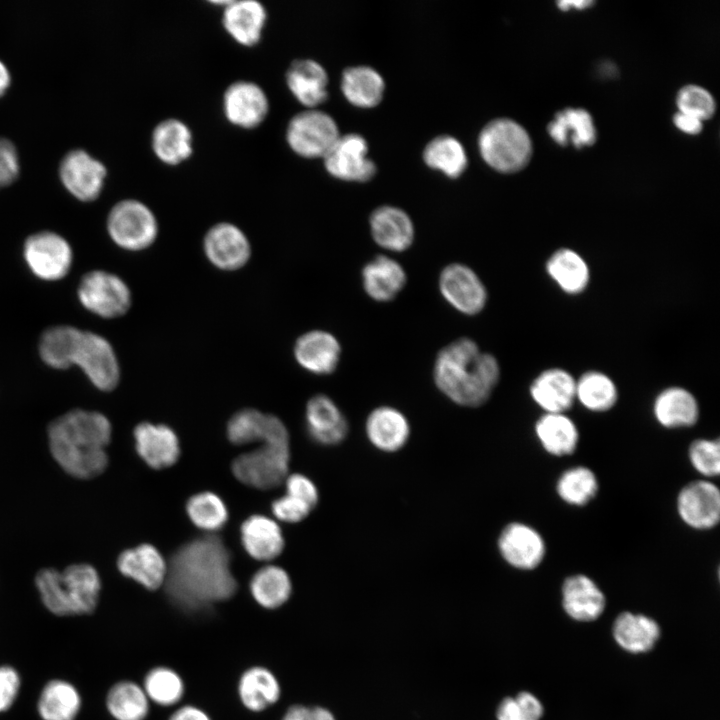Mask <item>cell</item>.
<instances>
[{
    "mask_svg": "<svg viewBox=\"0 0 720 720\" xmlns=\"http://www.w3.org/2000/svg\"><path fill=\"white\" fill-rule=\"evenodd\" d=\"M164 585L169 600L186 612H199L230 599L237 582L223 541L205 536L181 546L167 565Z\"/></svg>",
    "mask_w": 720,
    "mask_h": 720,
    "instance_id": "6da1fadb",
    "label": "cell"
},
{
    "mask_svg": "<svg viewBox=\"0 0 720 720\" xmlns=\"http://www.w3.org/2000/svg\"><path fill=\"white\" fill-rule=\"evenodd\" d=\"M111 433V423L104 414L73 409L49 424L50 451L68 474L90 479L101 474L108 465L105 449Z\"/></svg>",
    "mask_w": 720,
    "mask_h": 720,
    "instance_id": "7a4b0ae2",
    "label": "cell"
},
{
    "mask_svg": "<svg viewBox=\"0 0 720 720\" xmlns=\"http://www.w3.org/2000/svg\"><path fill=\"white\" fill-rule=\"evenodd\" d=\"M499 379L496 357L482 352L476 342L466 337L443 347L433 365L438 390L463 407H478L487 402Z\"/></svg>",
    "mask_w": 720,
    "mask_h": 720,
    "instance_id": "3957f363",
    "label": "cell"
},
{
    "mask_svg": "<svg viewBox=\"0 0 720 720\" xmlns=\"http://www.w3.org/2000/svg\"><path fill=\"white\" fill-rule=\"evenodd\" d=\"M35 585L44 606L57 616H76L92 613L98 604L101 580L89 564L79 563L62 571L41 569Z\"/></svg>",
    "mask_w": 720,
    "mask_h": 720,
    "instance_id": "277c9868",
    "label": "cell"
},
{
    "mask_svg": "<svg viewBox=\"0 0 720 720\" xmlns=\"http://www.w3.org/2000/svg\"><path fill=\"white\" fill-rule=\"evenodd\" d=\"M478 146L484 161L501 173L521 170L532 155V143L527 131L507 118L487 123L479 134Z\"/></svg>",
    "mask_w": 720,
    "mask_h": 720,
    "instance_id": "5b68a950",
    "label": "cell"
},
{
    "mask_svg": "<svg viewBox=\"0 0 720 720\" xmlns=\"http://www.w3.org/2000/svg\"><path fill=\"white\" fill-rule=\"evenodd\" d=\"M106 230L119 248L138 252L153 245L159 234V223L153 210L133 198L116 202L106 218Z\"/></svg>",
    "mask_w": 720,
    "mask_h": 720,
    "instance_id": "8992f818",
    "label": "cell"
},
{
    "mask_svg": "<svg viewBox=\"0 0 720 720\" xmlns=\"http://www.w3.org/2000/svg\"><path fill=\"white\" fill-rule=\"evenodd\" d=\"M76 295L84 309L104 319L123 316L132 304L128 284L117 274L100 269L88 271L81 277Z\"/></svg>",
    "mask_w": 720,
    "mask_h": 720,
    "instance_id": "52a82bcc",
    "label": "cell"
},
{
    "mask_svg": "<svg viewBox=\"0 0 720 720\" xmlns=\"http://www.w3.org/2000/svg\"><path fill=\"white\" fill-rule=\"evenodd\" d=\"M285 141L296 155L323 158L339 138L334 119L324 111L304 109L290 118L285 128Z\"/></svg>",
    "mask_w": 720,
    "mask_h": 720,
    "instance_id": "ba28073f",
    "label": "cell"
},
{
    "mask_svg": "<svg viewBox=\"0 0 720 720\" xmlns=\"http://www.w3.org/2000/svg\"><path fill=\"white\" fill-rule=\"evenodd\" d=\"M22 255L29 271L47 282L65 278L74 260L73 249L67 239L50 230L29 235L23 243Z\"/></svg>",
    "mask_w": 720,
    "mask_h": 720,
    "instance_id": "9c48e42d",
    "label": "cell"
},
{
    "mask_svg": "<svg viewBox=\"0 0 720 720\" xmlns=\"http://www.w3.org/2000/svg\"><path fill=\"white\" fill-rule=\"evenodd\" d=\"M221 106L225 120L243 130L258 128L270 112V100L264 88L246 79L233 81L225 88Z\"/></svg>",
    "mask_w": 720,
    "mask_h": 720,
    "instance_id": "30bf717a",
    "label": "cell"
},
{
    "mask_svg": "<svg viewBox=\"0 0 720 720\" xmlns=\"http://www.w3.org/2000/svg\"><path fill=\"white\" fill-rule=\"evenodd\" d=\"M74 366L101 391H112L119 384L121 370L116 352L108 339L96 332L83 330Z\"/></svg>",
    "mask_w": 720,
    "mask_h": 720,
    "instance_id": "8fae6325",
    "label": "cell"
},
{
    "mask_svg": "<svg viewBox=\"0 0 720 720\" xmlns=\"http://www.w3.org/2000/svg\"><path fill=\"white\" fill-rule=\"evenodd\" d=\"M289 457V447L262 444L256 450L239 455L233 461L232 471L246 485L271 489L286 479Z\"/></svg>",
    "mask_w": 720,
    "mask_h": 720,
    "instance_id": "7c38bea8",
    "label": "cell"
},
{
    "mask_svg": "<svg viewBox=\"0 0 720 720\" xmlns=\"http://www.w3.org/2000/svg\"><path fill=\"white\" fill-rule=\"evenodd\" d=\"M59 179L66 191L81 202H92L101 195L107 168L83 149L67 152L59 164Z\"/></svg>",
    "mask_w": 720,
    "mask_h": 720,
    "instance_id": "4fadbf2b",
    "label": "cell"
},
{
    "mask_svg": "<svg viewBox=\"0 0 720 720\" xmlns=\"http://www.w3.org/2000/svg\"><path fill=\"white\" fill-rule=\"evenodd\" d=\"M439 290L446 302L458 312L473 316L487 304L486 286L469 266L452 263L443 268L439 276Z\"/></svg>",
    "mask_w": 720,
    "mask_h": 720,
    "instance_id": "5bb4252c",
    "label": "cell"
},
{
    "mask_svg": "<svg viewBox=\"0 0 720 720\" xmlns=\"http://www.w3.org/2000/svg\"><path fill=\"white\" fill-rule=\"evenodd\" d=\"M203 251L208 261L222 271H236L251 257V245L244 231L234 223L218 222L204 235Z\"/></svg>",
    "mask_w": 720,
    "mask_h": 720,
    "instance_id": "9a60e30c",
    "label": "cell"
},
{
    "mask_svg": "<svg viewBox=\"0 0 720 720\" xmlns=\"http://www.w3.org/2000/svg\"><path fill=\"white\" fill-rule=\"evenodd\" d=\"M368 145L359 134L339 136L322 158L326 171L335 178L346 181L366 182L377 171L375 163L367 157Z\"/></svg>",
    "mask_w": 720,
    "mask_h": 720,
    "instance_id": "2e32d148",
    "label": "cell"
},
{
    "mask_svg": "<svg viewBox=\"0 0 720 720\" xmlns=\"http://www.w3.org/2000/svg\"><path fill=\"white\" fill-rule=\"evenodd\" d=\"M677 513L688 527L696 530L712 529L720 520V491L708 479L695 480L679 491Z\"/></svg>",
    "mask_w": 720,
    "mask_h": 720,
    "instance_id": "e0dca14e",
    "label": "cell"
},
{
    "mask_svg": "<svg viewBox=\"0 0 720 720\" xmlns=\"http://www.w3.org/2000/svg\"><path fill=\"white\" fill-rule=\"evenodd\" d=\"M497 549L509 566L519 570L537 568L546 554L542 535L522 522H511L503 527L497 539Z\"/></svg>",
    "mask_w": 720,
    "mask_h": 720,
    "instance_id": "ac0fdd59",
    "label": "cell"
},
{
    "mask_svg": "<svg viewBox=\"0 0 720 720\" xmlns=\"http://www.w3.org/2000/svg\"><path fill=\"white\" fill-rule=\"evenodd\" d=\"M221 24L226 34L245 48L257 46L268 21L265 5L257 0L226 1L221 7Z\"/></svg>",
    "mask_w": 720,
    "mask_h": 720,
    "instance_id": "d6986e66",
    "label": "cell"
},
{
    "mask_svg": "<svg viewBox=\"0 0 720 720\" xmlns=\"http://www.w3.org/2000/svg\"><path fill=\"white\" fill-rule=\"evenodd\" d=\"M227 436L238 445L256 441L262 444L289 447V434L276 416L247 408L235 413L228 422Z\"/></svg>",
    "mask_w": 720,
    "mask_h": 720,
    "instance_id": "ffe728a7",
    "label": "cell"
},
{
    "mask_svg": "<svg viewBox=\"0 0 720 720\" xmlns=\"http://www.w3.org/2000/svg\"><path fill=\"white\" fill-rule=\"evenodd\" d=\"M150 146L160 163L170 167L179 166L188 161L194 153L193 131L179 118H165L153 127Z\"/></svg>",
    "mask_w": 720,
    "mask_h": 720,
    "instance_id": "44dd1931",
    "label": "cell"
},
{
    "mask_svg": "<svg viewBox=\"0 0 720 720\" xmlns=\"http://www.w3.org/2000/svg\"><path fill=\"white\" fill-rule=\"evenodd\" d=\"M338 339L325 330H311L299 336L294 344L296 362L314 375H329L338 367L341 358Z\"/></svg>",
    "mask_w": 720,
    "mask_h": 720,
    "instance_id": "7402d4cb",
    "label": "cell"
},
{
    "mask_svg": "<svg viewBox=\"0 0 720 720\" xmlns=\"http://www.w3.org/2000/svg\"><path fill=\"white\" fill-rule=\"evenodd\" d=\"M529 393L544 413H566L576 401V378L565 369L548 368L533 379Z\"/></svg>",
    "mask_w": 720,
    "mask_h": 720,
    "instance_id": "603a6c76",
    "label": "cell"
},
{
    "mask_svg": "<svg viewBox=\"0 0 720 720\" xmlns=\"http://www.w3.org/2000/svg\"><path fill=\"white\" fill-rule=\"evenodd\" d=\"M328 74L310 58L293 60L285 72V84L291 95L306 109H314L328 98Z\"/></svg>",
    "mask_w": 720,
    "mask_h": 720,
    "instance_id": "cb8c5ba5",
    "label": "cell"
},
{
    "mask_svg": "<svg viewBox=\"0 0 720 720\" xmlns=\"http://www.w3.org/2000/svg\"><path fill=\"white\" fill-rule=\"evenodd\" d=\"M305 422L311 439L321 445H337L346 438L349 431L347 419L340 408L324 394H317L309 399L305 409Z\"/></svg>",
    "mask_w": 720,
    "mask_h": 720,
    "instance_id": "d4e9b609",
    "label": "cell"
},
{
    "mask_svg": "<svg viewBox=\"0 0 720 720\" xmlns=\"http://www.w3.org/2000/svg\"><path fill=\"white\" fill-rule=\"evenodd\" d=\"M411 433L407 417L391 406L373 409L365 421V434L368 441L378 450L394 453L408 442Z\"/></svg>",
    "mask_w": 720,
    "mask_h": 720,
    "instance_id": "484cf974",
    "label": "cell"
},
{
    "mask_svg": "<svg viewBox=\"0 0 720 720\" xmlns=\"http://www.w3.org/2000/svg\"><path fill=\"white\" fill-rule=\"evenodd\" d=\"M369 223L373 240L384 249L402 252L414 241L413 222L398 207L384 205L376 208L370 215Z\"/></svg>",
    "mask_w": 720,
    "mask_h": 720,
    "instance_id": "4316f807",
    "label": "cell"
},
{
    "mask_svg": "<svg viewBox=\"0 0 720 720\" xmlns=\"http://www.w3.org/2000/svg\"><path fill=\"white\" fill-rule=\"evenodd\" d=\"M134 438L138 454L152 468L169 467L179 457L178 438L166 425L142 422L135 427Z\"/></svg>",
    "mask_w": 720,
    "mask_h": 720,
    "instance_id": "83f0119b",
    "label": "cell"
},
{
    "mask_svg": "<svg viewBox=\"0 0 720 720\" xmlns=\"http://www.w3.org/2000/svg\"><path fill=\"white\" fill-rule=\"evenodd\" d=\"M606 599L597 584L587 575L567 577L562 585V605L574 620L589 622L597 619L605 609Z\"/></svg>",
    "mask_w": 720,
    "mask_h": 720,
    "instance_id": "f1b7e54d",
    "label": "cell"
},
{
    "mask_svg": "<svg viewBox=\"0 0 720 720\" xmlns=\"http://www.w3.org/2000/svg\"><path fill=\"white\" fill-rule=\"evenodd\" d=\"M119 571L148 590L164 585L167 564L161 553L150 544L123 551L117 560Z\"/></svg>",
    "mask_w": 720,
    "mask_h": 720,
    "instance_id": "f546056e",
    "label": "cell"
},
{
    "mask_svg": "<svg viewBox=\"0 0 720 720\" xmlns=\"http://www.w3.org/2000/svg\"><path fill=\"white\" fill-rule=\"evenodd\" d=\"M366 294L377 302L393 300L404 288L407 275L402 265L385 255H379L365 264L361 272Z\"/></svg>",
    "mask_w": 720,
    "mask_h": 720,
    "instance_id": "4dcf8cb0",
    "label": "cell"
},
{
    "mask_svg": "<svg viewBox=\"0 0 720 720\" xmlns=\"http://www.w3.org/2000/svg\"><path fill=\"white\" fill-rule=\"evenodd\" d=\"M652 410L656 421L667 429L691 427L699 418L696 397L680 386H670L660 391L654 399Z\"/></svg>",
    "mask_w": 720,
    "mask_h": 720,
    "instance_id": "1f68e13d",
    "label": "cell"
},
{
    "mask_svg": "<svg viewBox=\"0 0 720 720\" xmlns=\"http://www.w3.org/2000/svg\"><path fill=\"white\" fill-rule=\"evenodd\" d=\"M83 330L68 324L48 327L40 335L38 353L50 368L66 370L74 366Z\"/></svg>",
    "mask_w": 720,
    "mask_h": 720,
    "instance_id": "d6a6232c",
    "label": "cell"
},
{
    "mask_svg": "<svg viewBox=\"0 0 720 720\" xmlns=\"http://www.w3.org/2000/svg\"><path fill=\"white\" fill-rule=\"evenodd\" d=\"M546 273L566 294L584 292L590 282V269L586 260L571 248H559L546 261Z\"/></svg>",
    "mask_w": 720,
    "mask_h": 720,
    "instance_id": "836d02e7",
    "label": "cell"
},
{
    "mask_svg": "<svg viewBox=\"0 0 720 720\" xmlns=\"http://www.w3.org/2000/svg\"><path fill=\"white\" fill-rule=\"evenodd\" d=\"M246 552L256 560L269 561L283 550L284 538L278 524L263 515L246 519L240 529Z\"/></svg>",
    "mask_w": 720,
    "mask_h": 720,
    "instance_id": "e575fe53",
    "label": "cell"
},
{
    "mask_svg": "<svg viewBox=\"0 0 720 720\" xmlns=\"http://www.w3.org/2000/svg\"><path fill=\"white\" fill-rule=\"evenodd\" d=\"M534 431L542 448L552 456H568L577 449L579 431L566 413H544L536 421Z\"/></svg>",
    "mask_w": 720,
    "mask_h": 720,
    "instance_id": "d590c367",
    "label": "cell"
},
{
    "mask_svg": "<svg viewBox=\"0 0 720 720\" xmlns=\"http://www.w3.org/2000/svg\"><path fill=\"white\" fill-rule=\"evenodd\" d=\"M238 695L243 706L252 712H261L280 699L281 687L272 671L263 666L245 670L238 682Z\"/></svg>",
    "mask_w": 720,
    "mask_h": 720,
    "instance_id": "8d00e7d4",
    "label": "cell"
},
{
    "mask_svg": "<svg viewBox=\"0 0 720 720\" xmlns=\"http://www.w3.org/2000/svg\"><path fill=\"white\" fill-rule=\"evenodd\" d=\"M80 709L78 690L62 679L47 682L37 701V712L42 720H75Z\"/></svg>",
    "mask_w": 720,
    "mask_h": 720,
    "instance_id": "74e56055",
    "label": "cell"
},
{
    "mask_svg": "<svg viewBox=\"0 0 720 720\" xmlns=\"http://www.w3.org/2000/svg\"><path fill=\"white\" fill-rule=\"evenodd\" d=\"M551 138L559 145L576 148L591 146L596 140L592 116L584 109L567 108L558 112L548 125Z\"/></svg>",
    "mask_w": 720,
    "mask_h": 720,
    "instance_id": "f35d334b",
    "label": "cell"
},
{
    "mask_svg": "<svg viewBox=\"0 0 720 720\" xmlns=\"http://www.w3.org/2000/svg\"><path fill=\"white\" fill-rule=\"evenodd\" d=\"M385 89L382 76L365 65L346 68L342 73L341 90L355 106L371 108L378 105Z\"/></svg>",
    "mask_w": 720,
    "mask_h": 720,
    "instance_id": "ab89813d",
    "label": "cell"
},
{
    "mask_svg": "<svg viewBox=\"0 0 720 720\" xmlns=\"http://www.w3.org/2000/svg\"><path fill=\"white\" fill-rule=\"evenodd\" d=\"M613 635L624 650L642 653L653 648L660 629L656 621L645 615L623 612L614 622Z\"/></svg>",
    "mask_w": 720,
    "mask_h": 720,
    "instance_id": "60d3db41",
    "label": "cell"
},
{
    "mask_svg": "<svg viewBox=\"0 0 720 720\" xmlns=\"http://www.w3.org/2000/svg\"><path fill=\"white\" fill-rule=\"evenodd\" d=\"M617 400V385L607 374L591 370L576 379V401L585 409L606 412L615 406Z\"/></svg>",
    "mask_w": 720,
    "mask_h": 720,
    "instance_id": "b9f144b4",
    "label": "cell"
},
{
    "mask_svg": "<svg viewBox=\"0 0 720 720\" xmlns=\"http://www.w3.org/2000/svg\"><path fill=\"white\" fill-rule=\"evenodd\" d=\"M106 708L115 720H145L149 714V699L140 685L133 681H119L107 692Z\"/></svg>",
    "mask_w": 720,
    "mask_h": 720,
    "instance_id": "7bdbcfd3",
    "label": "cell"
},
{
    "mask_svg": "<svg viewBox=\"0 0 720 720\" xmlns=\"http://www.w3.org/2000/svg\"><path fill=\"white\" fill-rule=\"evenodd\" d=\"M250 592L263 608L276 609L290 598L292 583L287 572L281 567L265 566L251 578Z\"/></svg>",
    "mask_w": 720,
    "mask_h": 720,
    "instance_id": "ee69618b",
    "label": "cell"
},
{
    "mask_svg": "<svg viewBox=\"0 0 720 720\" xmlns=\"http://www.w3.org/2000/svg\"><path fill=\"white\" fill-rule=\"evenodd\" d=\"M423 160L432 169L442 171L450 178H458L467 166L462 144L453 136L439 135L424 148Z\"/></svg>",
    "mask_w": 720,
    "mask_h": 720,
    "instance_id": "f6af8a7d",
    "label": "cell"
},
{
    "mask_svg": "<svg viewBox=\"0 0 720 720\" xmlns=\"http://www.w3.org/2000/svg\"><path fill=\"white\" fill-rule=\"evenodd\" d=\"M599 489L595 473L588 467L575 466L565 470L557 479L556 492L565 503L573 506L588 504Z\"/></svg>",
    "mask_w": 720,
    "mask_h": 720,
    "instance_id": "bcb514c9",
    "label": "cell"
},
{
    "mask_svg": "<svg viewBox=\"0 0 720 720\" xmlns=\"http://www.w3.org/2000/svg\"><path fill=\"white\" fill-rule=\"evenodd\" d=\"M143 689L149 699L160 706H173L181 701L185 685L181 676L166 666H157L147 672Z\"/></svg>",
    "mask_w": 720,
    "mask_h": 720,
    "instance_id": "7dc6e473",
    "label": "cell"
},
{
    "mask_svg": "<svg viewBox=\"0 0 720 720\" xmlns=\"http://www.w3.org/2000/svg\"><path fill=\"white\" fill-rule=\"evenodd\" d=\"M190 520L200 529L215 531L224 526L228 511L222 499L211 492H202L190 497L186 504Z\"/></svg>",
    "mask_w": 720,
    "mask_h": 720,
    "instance_id": "c3c4849f",
    "label": "cell"
},
{
    "mask_svg": "<svg viewBox=\"0 0 720 720\" xmlns=\"http://www.w3.org/2000/svg\"><path fill=\"white\" fill-rule=\"evenodd\" d=\"M692 467L703 477L713 478L720 473V444L718 439H697L688 450Z\"/></svg>",
    "mask_w": 720,
    "mask_h": 720,
    "instance_id": "681fc988",
    "label": "cell"
},
{
    "mask_svg": "<svg viewBox=\"0 0 720 720\" xmlns=\"http://www.w3.org/2000/svg\"><path fill=\"white\" fill-rule=\"evenodd\" d=\"M542 715V704L529 692L504 698L496 711L497 720H540Z\"/></svg>",
    "mask_w": 720,
    "mask_h": 720,
    "instance_id": "f907efd6",
    "label": "cell"
},
{
    "mask_svg": "<svg viewBox=\"0 0 720 720\" xmlns=\"http://www.w3.org/2000/svg\"><path fill=\"white\" fill-rule=\"evenodd\" d=\"M677 106L679 112L692 115L701 121L711 118L716 108L712 95L696 85H687L679 90Z\"/></svg>",
    "mask_w": 720,
    "mask_h": 720,
    "instance_id": "816d5d0a",
    "label": "cell"
},
{
    "mask_svg": "<svg viewBox=\"0 0 720 720\" xmlns=\"http://www.w3.org/2000/svg\"><path fill=\"white\" fill-rule=\"evenodd\" d=\"M20 173V161L16 146L7 138L0 137V189L13 184Z\"/></svg>",
    "mask_w": 720,
    "mask_h": 720,
    "instance_id": "f5cc1de1",
    "label": "cell"
},
{
    "mask_svg": "<svg viewBox=\"0 0 720 720\" xmlns=\"http://www.w3.org/2000/svg\"><path fill=\"white\" fill-rule=\"evenodd\" d=\"M312 509L313 508L303 500L287 493L272 503V511L274 515L279 520L290 523H296L303 520L308 516Z\"/></svg>",
    "mask_w": 720,
    "mask_h": 720,
    "instance_id": "db71d44e",
    "label": "cell"
},
{
    "mask_svg": "<svg viewBox=\"0 0 720 720\" xmlns=\"http://www.w3.org/2000/svg\"><path fill=\"white\" fill-rule=\"evenodd\" d=\"M20 685L21 679L16 669L8 665L0 666V713L13 705Z\"/></svg>",
    "mask_w": 720,
    "mask_h": 720,
    "instance_id": "11a10c76",
    "label": "cell"
},
{
    "mask_svg": "<svg viewBox=\"0 0 720 720\" xmlns=\"http://www.w3.org/2000/svg\"><path fill=\"white\" fill-rule=\"evenodd\" d=\"M286 493L297 497L309 506L314 508L319 499V494L315 484L302 474H293L286 477Z\"/></svg>",
    "mask_w": 720,
    "mask_h": 720,
    "instance_id": "9f6ffc18",
    "label": "cell"
},
{
    "mask_svg": "<svg viewBox=\"0 0 720 720\" xmlns=\"http://www.w3.org/2000/svg\"><path fill=\"white\" fill-rule=\"evenodd\" d=\"M282 720H336V718L327 708L295 704L286 710Z\"/></svg>",
    "mask_w": 720,
    "mask_h": 720,
    "instance_id": "6f0895ef",
    "label": "cell"
},
{
    "mask_svg": "<svg viewBox=\"0 0 720 720\" xmlns=\"http://www.w3.org/2000/svg\"><path fill=\"white\" fill-rule=\"evenodd\" d=\"M673 120L677 128L684 133L696 135L702 130V121L692 115L678 112Z\"/></svg>",
    "mask_w": 720,
    "mask_h": 720,
    "instance_id": "680465c9",
    "label": "cell"
},
{
    "mask_svg": "<svg viewBox=\"0 0 720 720\" xmlns=\"http://www.w3.org/2000/svg\"><path fill=\"white\" fill-rule=\"evenodd\" d=\"M169 720H211V718L199 707L185 705L175 710Z\"/></svg>",
    "mask_w": 720,
    "mask_h": 720,
    "instance_id": "91938a15",
    "label": "cell"
},
{
    "mask_svg": "<svg viewBox=\"0 0 720 720\" xmlns=\"http://www.w3.org/2000/svg\"><path fill=\"white\" fill-rule=\"evenodd\" d=\"M11 85V74L8 67L0 60V98L6 94Z\"/></svg>",
    "mask_w": 720,
    "mask_h": 720,
    "instance_id": "94428289",
    "label": "cell"
},
{
    "mask_svg": "<svg viewBox=\"0 0 720 720\" xmlns=\"http://www.w3.org/2000/svg\"><path fill=\"white\" fill-rule=\"evenodd\" d=\"M592 4H593L592 1H587V0H585V1H580V0H577V1H561V2H558V7H559V9H561V10H569V9H571V8H575V9H585V8H587L588 6L592 5Z\"/></svg>",
    "mask_w": 720,
    "mask_h": 720,
    "instance_id": "6125c7cd",
    "label": "cell"
}]
</instances>
